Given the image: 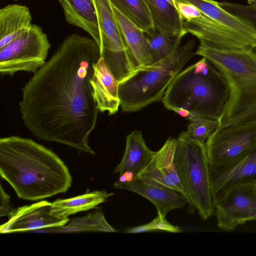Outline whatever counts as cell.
I'll return each mask as SVG.
<instances>
[{
  "label": "cell",
  "mask_w": 256,
  "mask_h": 256,
  "mask_svg": "<svg viewBox=\"0 0 256 256\" xmlns=\"http://www.w3.org/2000/svg\"><path fill=\"white\" fill-rule=\"evenodd\" d=\"M101 57L96 42L74 34L22 88L20 112L25 126L40 140L90 154L89 144L99 112L91 80Z\"/></svg>",
  "instance_id": "1"
},
{
  "label": "cell",
  "mask_w": 256,
  "mask_h": 256,
  "mask_svg": "<svg viewBox=\"0 0 256 256\" xmlns=\"http://www.w3.org/2000/svg\"><path fill=\"white\" fill-rule=\"evenodd\" d=\"M0 174L18 198L32 201L65 193L72 180L54 152L32 139L15 136L0 139Z\"/></svg>",
  "instance_id": "2"
},
{
  "label": "cell",
  "mask_w": 256,
  "mask_h": 256,
  "mask_svg": "<svg viewBox=\"0 0 256 256\" xmlns=\"http://www.w3.org/2000/svg\"><path fill=\"white\" fill-rule=\"evenodd\" d=\"M228 96L224 77L202 57L176 76L161 102L166 108L188 120L195 117L218 120Z\"/></svg>",
  "instance_id": "3"
},
{
  "label": "cell",
  "mask_w": 256,
  "mask_h": 256,
  "mask_svg": "<svg viewBox=\"0 0 256 256\" xmlns=\"http://www.w3.org/2000/svg\"><path fill=\"white\" fill-rule=\"evenodd\" d=\"M194 54L210 61L228 86V98L218 128L256 122L255 50H220L199 46Z\"/></svg>",
  "instance_id": "4"
},
{
  "label": "cell",
  "mask_w": 256,
  "mask_h": 256,
  "mask_svg": "<svg viewBox=\"0 0 256 256\" xmlns=\"http://www.w3.org/2000/svg\"><path fill=\"white\" fill-rule=\"evenodd\" d=\"M195 41L190 40L165 58L137 68L118 84V96L124 112L139 110L161 101L176 76L194 54Z\"/></svg>",
  "instance_id": "5"
},
{
  "label": "cell",
  "mask_w": 256,
  "mask_h": 256,
  "mask_svg": "<svg viewBox=\"0 0 256 256\" xmlns=\"http://www.w3.org/2000/svg\"><path fill=\"white\" fill-rule=\"evenodd\" d=\"M178 174L188 204L203 220L214 212L208 160L204 144L182 134L177 138L174 156Z\"/></svg>",
  "instance_id": "6"
},
{
  "label": "cell",
  "mask_w": 256,
  "mask_h": 256,
  "mask_svg": "<svg viewBox=\"0 0 256 256\" xmlns=\"http://www.w3.org/2000/svg\"><path fill=\"white\" fill-rule=\"evenodd\" d=\"M184 28L198 38L200 45L220 50H256V40L220 24L194 6L176 0Z\"/></svg>",
  "instance_id": "7"
},
{
  "label": "cell",
  "mask_w": 256,
  "mask_h": 256,
  "mask_svg": "<svg viewBox=\"0 0 256 256\" xmlns=\"http://www.w3.org/2000/svg\"><path fill=\"white\" fill-rule=\"evenodd\" d=\"M92 0L102 36L101 56L120 82L138 66L121 34L110 0Z\"/></svg>",
  "instance_id": "8"
},
{
  "label": "cell",
  "mask_w": 256,
  "mask_h": 256,
  "mask_svg": "<svg viewBox=\"0 0 256 256\" xmlns=\"http://www.w3.org/2000/svg\"><path fill=\"white\" fill-rule=\"evenodd\" d=\"M50 44L42 28L32 24L29 30L0 48V72L12 76L18 72L34 74L46 62Z\"/></svg>",
  "instance_id": "9"
},
{
  "label": "cell",
  "mask_w": 256,
  "mask_h": 256,
  "mask_svg": "<svg viewBox=\"0 0 256 256\" xmlns=\"http://www.w3.org/2000/svg\"><path fill=\"white\" fill-rule=\"evenodd\" d=\"M256 144V122L218 128L204 144L210 168L240 157Z\"/></svg>",
  "instance_id": "10"
},
{
  "label": "cell",
  "mask_w": 256,
  "mask_h": 256,
  "mask_svg": "<svg viewBox=\"0 0 256 256\" xmlns=\"http://www.w3.org/2000/svg\"><path fill=\"white\" fill-rule=\"evenodd\" d=\"M217 226L232 230L246 222L256 220V183L235 185L214 202Z\"/></svg>",
  "instance_id": "11"
},
{
  "label": "cell",
  "mask_w": 256,
  "mask_h": 256,
  "mask_svg": "<svg viewBox=\"0 0 256 256\" xmlns=\"http://www.w3.org/2000/svg\"><path fill=\"white\" fill-rule=\"evenodd\" d=\"M51 204L41 200L16 208L7 222L0 226L1 234L32 232L36 230L65 226L69 218H62L51 214Z\"/></svg>",
  "instance_id": "12"
},
{
  "label": "cell",
  "mask_w": 256,
  "mask_h": 256,
  "mask_svg": "<svg viewBox=\"0 0 256 256\" xmlns=\"http://www.w3.org/2000/svg\"><path fill=\"white\" fill-rule=\"evenodd\" d=\"M177 138H168L137 177L153 186L173 190L184 195L174 156Z\"/></svg>",
  "instance_id": "13"
},
{
  "label": "cell",
  "mask_w": 256,
  "mask_h": 256,
  "mask_svg": "<svg viewBox=\"0 0 256 256\" xmlns=\"http://www.w3.org/2000/svg\"><path fill=\"white\" fill-rule=\"evenodd\" d=\"M210 170L213 202L235 185L256 183V144L234 160Z\"/></svg>",
  "instance_id": "14"
},
{
  "label": "cell",
  "mask_w": 256,
  "mask_h": 256,
  "mask_svg": "<svg viewBox=\"0 0 256 256\" xmlns=\"http://www.w3.org/2000/svg\"><path fill=\"white\" fill-rule=\"evenodd\" d=\"M114 187L129 190L145 198L155 206L157 212L164 216L170 211L182 208L188 203L187 198L183 194L170 188L148 184L138 177L125 183L117 180L114 182Z\"/></svg>",
  "instance_id": "15"
},
{
  "label": "cell",
  "mask_w": 256,
  "mask_h": 256,
  "mask_svg": "<svg viewBox=\"0 0 256 256\" xmlns=\"http://www.w3.org/2000/svg\"><path fill=\"white\" fill-rule=\"evenodd\" d=\"M90 82L94 100L99 111L106 112L110 115L116 113L120 106L118 96L119 81L102 56L94 65Z\"/></svg>",
  "instance_id": "16"
},
{
  "label": "cell",
  "mask_w": 256,
  "mask_h": 256,
  "mask_svg": "<svg viewBox=\"0 0 256 256\" xmlns=\"http://www.w3.org/2000/svg\"><path fill=\"white\" fill-rule=\"evenodd\" d=\"M61 5L66 21L88 33L100 49L102 36L96 10L92 0H57Z\"/></svg>",
  "instance_id": "17"
},
{
  "label": "cell",
  "mask_w": 256,
  "mask_h": 256,
  "mask_svg": "<svg viewBox=\"0 0 256 256\" xmlns=\"http://www.w3.org/2000/svg\"><path fill=\"white\" fill-rule=\"evenodd\" d=\"M32 16L28 7L18 4L6 6L0 10V48L27 32Z\"/></svg>",
  "instance_id": "18"
},
{
  "label": "cell",
  "mask_w": 256,
  "mask_h": 256,
  "mask_svg": "<svg viewBox=\"0 0 256 256\" xmlns=\"http://www.w3.org/2000/svg\"><path fill=\"white\" fill-rule=\"evenodd\" d=\"M146 145L140 130H134L127 136L124 156L115 168L114 173L122 174L133 172L136 178L147 166L155 154Z\"/></svg>",
  "instance_id": "19"
},
{
  "label": "cell",
  "mask_w": 256,
  "mask_h": 256,
  "mask_svg": "<svg viewBox=\"0 0 256 256\" xmlns=\"http://www.w3.org/2000/svg\"><path fill=\"white\" fill-rule=\"evenodd\" d=\"M112 6L121 34L136 60L138 68L154 64L144 32L112 5Z\"/></svg>",
  "instance_id": "20"
},
{
  "label": "cell",
  "mask_w": 256,
  "mask_h": 256,
  "mask_svg": "<svg viewBox=\"0 0 256 256\" xmlns=\"http://www.w3.org/2000/svg\"><path fill=\"white\" fill-rule=\"evenodd\" d=\"M150 14L154 28L172 36L187 32L178 10L166 0H144Z\"/></svg>",
  "instance_id": "21"
},
{
  "label": "cell",
  "mask_w": 256,
  "mask_h": 256,
  "mask_svg": "<svg viewBox=\"0 0 256 256\" xmlns=\"http://www.w3.org/2000/svg\"><path fill=\"white\" fill-rule=\"evenodd\" d=\"M190 4L209 18L234 32L256 40V31L248 24L222 8L214 0H178Z\"/></svg>",
  "instance_id": "22"
},
{
  "label": "cell",
  "mask_w": 256,
  "mask_h": 256,
  "mask_svg": "<svg viewBox=\"0 0 256 256\" xmlns=\"http://www.w3.org/2000/svg\"><path fill=\"white\" fill-rule=\"evenodd\" d=\"M114 194L106 190H94L69 198L57 199L52 202L50 212L58 218H68L70 215L92 209L106 202Z\"/></svg>",
  "instance_id": "23"
},
{
  "label": "cell",
  "mask_w": 256,
  "mask_h": 256,
  "mask_svg": "<svg viewBox=\"0 0 256 256\" xmlns=\"http://www.w3.org/2000/svg\"><path fill=\"white\" fill-rule=\"evenodd\" d=\"M84 232H115L117 230L108 222L103 212L98 209L85 216L72 219L67 225L40 229L32 232L66 233Z\"/></svg>",
  "instance_id": "24"
},
{
  "label": "cell",
  "mask_w": 256,
  "mask_h": 256,
  "mask_svg": "<svg viewBox=\"0 0 256 256\" xmlns=\"http://www.w3.org/2000/svg\"><path fill=\"white\" fill-rule=\"evenodd\" d=\"M112 4L141 28L146 34L154 29L150 12L144 0H110Z\"/></svg>",
  "instance_id": "25"
},
{
  "label": "cell",
  "mask_w": 256,
  "mask_h": 256,
  "mask_svg": "<svg viewBox=\"0 0 256 256\" xmlns=\"http://www.w3.org/2000/svg\"><path fill=\"white\" fill-rule=\"evenodd\" d=\"M186 34L172 36L155 28L151 32L146 34L154 62L165 58L178 49Z\"/></svg>",
  "instance_id": "26"
},
{
  "label": "cell",
  "mask_w": 256,
  "mask_h": 256,
  "mask_svg": "<svg viewBox=\"0 0 256 256\" xmlns=\"http://www.w3.org/2000/svg\"><path fill=\"white\" fill-rule=\"evenodd\" d=\"M190 122L187 130L181 133L184 136L204 144L209 137L219 126V120L210 118L195 117L189 120Z\"/></svg>",
  "instance_id": "27"
},
{
  "label": "cell",
  "mask_w": 256,
  "mask_h": 256,
  "mask_svg": "<svg viewBox=\"0 0 256 256\" xmlns=\"http://www.w3.org/2000/svg\"><path fill=\"white\" fill-rule=\"evenodd\" d=\"M219 3L222 8L248 24L256 31V6L255 4L243 5L227 2Z\"/></svg>",
  "instance_id": "28"
},
{
  "label": "cell",
  "mask_w": 256,
  "mask_h": 256,
  "mask_svg": "<svg viewBox=\"0 0 256 256\" xmlns=\"http://www.w3.org/2000/svg\"><path fill=\"white\" fill-rule=\"evenodd\" d=\"M150 232L164 230L170 232L178 233L182 232V230L178 226L170 224L166 219V216L157 212L156 216L150 222L147 224Z\"/></svg>",
  "instance_id": "29"
},
{
  "label": "cell",
  "mask_w": 256,
  "mask_h": 256,
  "mask_svg": "<svg viewBox=\"0 0 256 256\" xmlns=\"http://www.w3.org/2000/svg\"><path fill=\"white\" fill-rule=\"evenodd\" d=\"M0 196V216H7L9 218L14 214L16 208L10 204V196L5 192L1 184Z\"/></svg>",
  "instance_id": "30"
},
{
  "label": "cell",
  "mask_w": 256,
  "mask_h": 256,
  "mask_svg": "<svg viewBox=\"0 0 256 256\" xmlns=\"http://www.w3.org/2000/svg\"><path fill=\"white\" fill-rule=\"evenodd\" d=\"M122 174L124 176L126 180V182H132L136 178L134 174L131 171H126Z\"/></svg>",
  "instance_id": "31"
},
{
  "label": "cell",
  "mask_w": 256,
  "mask_h": 256,
  "mask_svg": "<svg viewBox=\"0 0 256 256\" xmlns=\"http://www.w3.org/2000/svg\"><path fill=\"white\" fill-rule=\"evenodd\" d=\"M166 0L168 2H169L176 9V0Z\"/></svg>",
  "instance_id": "32"
},
{
  "label": "cell",
  "mask_w": 256,
  "mask_h": 256,
  "mask_svg": "<svg viewBox=\"0 0 256 256\" xmlns=\"http://www.w3.org/2000/svg\"></svg>",
  "instance_id": "33"
},
{
  "label": "cell",
  "mask_w": 256,
  "mask_h": 256,
  "mask_svg": "<svg viewBox=\"0 0 256 256\" xmlns=\"http://www.w3.org/2000/svg\"><path fill=\"white\" fill-rule=\"evenodd\" d=\"M255 50L256 51V49Z\"/></svg>",
  "instance_id": "34"
}]
</instances>
